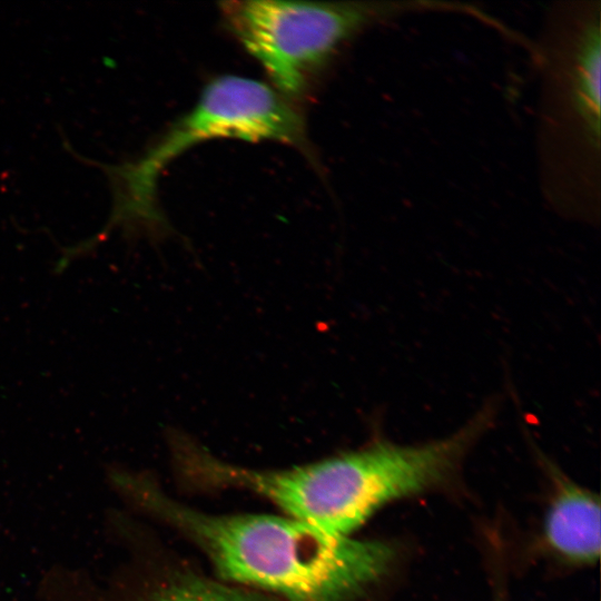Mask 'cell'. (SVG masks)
Masks as SVG:
<instances>
[{
  "label": "cell",
  "mask_w": 601,
  "mask_h": 601,
  "mask_svg": "<svg viewBox=\"0 0 601 601\" xmlns=\"http://www.w3.org/2000/svg\"><path fill=\"white\" fill-rule=\"evenodd\" d=\"M543 463L553 484L542 525L544 545L569 564L597 562L601 546L599 497L568 479L549 460Z\"/></svg>",
  "instance_id": "cell-5"
},
{
  "label": "cell",
  "mask_w": 601,
  "mask_h": 601,
  "mask_svg": "<svg viewBox=\"0 0 601 601\" xmlns=\"http://www.w3.org/2000/svg\"><path fill=\"white\" fill-rule=\"evenodd\" d=\"M446 2H303L233 0L219 3L225 26L263 67L280 95H307L334 56L367 28L404 13L453 10Z\"/></svg>",
  "instance_id": "cell-3"
},
{
  "label": "cell",
  "mask_w": 601,
  "mask_h": 601,
  "mask_svg": "<svg viewBox=\"0 0 601 601\" xmlns=\"http://www.w3.org/2000/svg\"><path fill=\"white\" fill-rule=\"evenodd\" d=\"M128 499L173 525L235 583L285 601H351L391 570L395 550L381 541L334 535L287 516L216 515L181 504L145 474L111 470Z\"/></svg>",
  "instance_id": "cell-1"
},
{
  "label": "cell",
  "mask_w": 601,
  "mask_h": 601,
  "mask_svg": "<svg viewBox=\"0 0 601 601\" xmlns=\"http://www.w3.org/2000/svg\"><path fill=\"white\" fill-rule=\"evenodd\" d=\"M138 601H274L263 594L207 579L177 566L162 571Z\"/></svg>",
  "instance_id": "cell-6"
},
{
  "label": "cell",
  "mask_w": 601,
  "mask_h": 601,
  "mask_svg": "<svg viewBox=\"0 0 601 601\" xmlns=\"http://www.w3.org/2000/svg\"><path fill=\"white\" fill-rule=\"evenodd\" d=\"M223 138L275 141L308 150L305 124L294 102L268 83L234 75L217 77L136 168L141 215L157 218L149 201L158 173L170 160L206 140Z\"/></svg>",
  "instance_id": "cell-4"
},
{
  "label": "cell",
  "mask_w": 601,
  "mask_h": 601,
  "mask_svg": "<svg viewBox=\"0 0 601 601\" xmlns=\"http://www.w3.org/2000/svg\"><path fill=\"white\" fill-rule=\"evenodd\" d=\"M542 193L554 210L597 223L601 205V1L551 7L538 43Z\"/></svg>",
  "instance_id": "cell-2"
}]
</instances>
